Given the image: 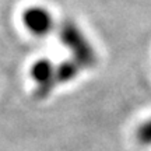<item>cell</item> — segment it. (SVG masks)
Listing matches in <instances>:
<instances>
[{"label": "cell", "mask_w": 151, "mask_h": 151, "mask_svg": "<svg viewBox=\"0 0 151 151\" xmlns=\"http://www.w3.org/2000/svg\"><path fill=\"white\" fill-rule=\"evenodd\" d=\"M81 70H83V67H81L73 58L60 62L59 65L56 66V71H55V77H56L58 86H59V84H63V83H70V81H73L77 76L80 74Z\"/></svg>", "instance_id": "277c9868"}, {"label": "cell", "mask_w": 151, "mask_h": 151, "mask_svg": "<svg viewBox=\"0 0 151 151\" xmlns=\"http://www.w3.org/2000/svg\"><path fill=\"white\" fill-rule=\"evenodd\" d=\"M59 37L63 45L71 52V58L83 69H91L97 65L98 58L95 49L74 21L65 20L62 22L59 27Z\"/></svg>", "instance_id": "6da1fadb"}, {"label": "cell", "mask_w": 151, "mask_h": 151, "mask_svg": "<svg viewBox=\"0 0 151 151\" xmlns=\"http://www.w3.org/2000/svg\"><path fill=\"white\" fill-rule=\"evenodd\" d=\"M22 22L28 31L37 37L48 35L53 29V17L43 7H29L22 14Z\"/></svg>", "instance_id": "3957f363"}, {"label": "cell", "mask_w": 151, "mask_h": 151, "mask_svg": "<svg viewBox=\"0 0 151 151\" xmlns=\"http://www.w3.org/2000/svg\"><path fill=\"white\" fill-rule=\"evenodd\" d=\"M136 140L141 146L150 147L151 146V118L144 120L136 130Z\"/></svg>", "instance_id": "5b68a950"}, {"label": "cell", "mask_w": 151, "mask_h": 151, "mask_svg": "<svg viewBox=\"0 0 151 151\" xmlns=\"http://www.w3.org/2000/svg\"><path fill=\"white\" fill-rule=\"evenodd\" d=\"M56 66L49 59H38L32 66H31V77L35 81V90H34V97L37 99H45L50 95L58 83L55 77Z\"/></svg>", "instance_id": "7a4b0ae2"}]
</instances>
